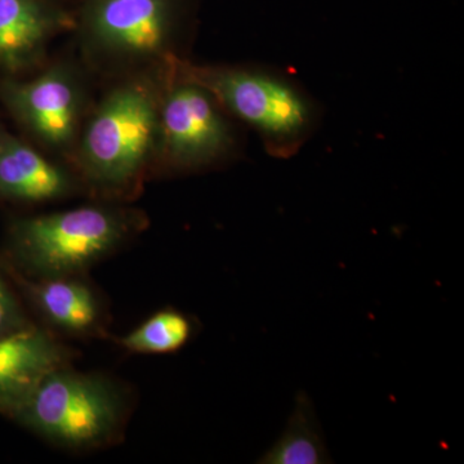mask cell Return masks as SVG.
<instances>
[{
  "label": "cell",
  "instance_id": "277c9868",
  "mask_svg": "<svg viewBox=\"0 0 464 464\" xmlns=\"http://www.w3.org/2000/svg\"><path fill=\"white\" fill-rule=\"evenodd\" d=\"M186 0H83L75 29L100 65L160 66L176 56L174 42Z\"/></svg>",
  "mask_w": 464,
  "mask_h": 464
},
{
  "label": "cell",
  "instance_id": "5bb4252c",
  "mask_svg": "<svg viewBox=\"0 0 464 464\" xmlns=\"http://www.w3.org/2000/svg\"><path fill=\"white\" fill-rule=\"evenodd\" d=\"M29 326L16 299L0 279V335L11 334Z\"/></svg>",
  "mask_w": 464,
  "mask_h": 464
},
{
  "label": "cell",
  "instance_id": "3957f363",
  "mask_svg": "<svg viewBox=\"0 0 464 464\" xmlns=\"http://www.w3.org/2000/svg\"><path fill=\"white\" fill-rule=\"evenodd\" d=\"M146 225V216L130 208H74L18 219L9 230V248L17 264L39 279L75 276Z\"/></svg>",
  "mask_w": 464,
  "mask_h": 464
},
{
  "label": "cell",
  "instance_id": "5b68a950",
  "mask_svg": "<svg viewBox=\"0 0 464 464\" xmlns=\"http://www.w3.org/2000/svg\"><path fill=\"white\" fill-rule=\"evenodd\" d=\"M123 411L111 382L63 366L41 382L14 420L63 447L90 448L115 435Z\"/></svg>",
  "mask_w": 464,
  "mask_h": 464
},
{
  "label": "cell",
  "instance_id": "9a60e30c",
  "mask_svg": "<svg viewBox=\"0 0 464 464\" xmlns=\"http://www.w3.org/2000/svg\"><path fill=\"white\" fill-rule=\"evenodd\" d=\"M58 2L63 3V0H58Z\"/></svg>",
  "mask_w": 464,
  "mask_h": 464
},
{
  "label": "cell",
  "instance_id": "ba28073f",
  "mask_svg": "<svg viewBox=\"0 0 464 464\" xmlns=\"http://www.w3.org/2000/svg\"><path fill=\"white\" fill-rule=\"evenodd\" d=\"M74 26L58 0H0V70L16 75L39 65L58 34Z\"/></svg>",
  "mask_w": 464,
  "mask_h": 464
},
{
  "label": "cell",
  "instance_id": "52a82bcc",
  "mask_svg": "<svg viewBox=\"0 0 464 464\" xmlns=\"http://www.w3.org/2000/svg\"><path fill=\"white\" fill-rule=\"evenodd\" d=\"M0 102L35 142L72 159L87 109L83 79L75 67L53 63L32 79H3Z\"/></svg>",
  "mask_w": 464,
  "mask_h": 464
},
{
  "label": "cell",
  "instance_id": "7c38bea8",
  "mask_svg": "<svg viewBox=\"0 0 464 464\" xmlns=\"http://www.w3.org/2000/svg\"><path fill=\"white\" fill-rule=\"evenodd\" d=\"M315 409L304 391L295 396V408L282 436L257 463L323 464L331 463Z\"/></svg>",
  "mask_w": 464,
  "mask_h": 464
},
{
  "label": "cell",
  "instance_id": "9c48e42d",
  "mask_svg": "<svg viewBox=\"0 0 464 464\" xmlns=\"http://www.w3.org/2000/svg\"><path fill=\"white\" fill-rule=\"evenodd\" d=\"M82 188L74 169L0 127V199L48 203L72 197Z\"/></svg>",
  "mask_w": 464,
  "mask_h": 464
},
{
  "label": "cell",
  "instance_id": "8992f818",
  "mask_svg": "<svg viewBox=\"0 0 464 464\" xmlns=\"http://www.w3.org/2000/svg\"><path fill=\"white\" fill-rule=\"evenodd\" d=\"M169 60L160 97L157 168L199 172L235 154L237 132L218 101L201 85L174 74Z\"/></svg>",
  "mask_w": 464,
  "mask_h": 464
},
{
  "label": "cell",
  "instance_id": "7a4b0ae2",
  "mask_svg": "<svg viewBox=\"0 0 464 464\" xmlns=\"http://www.w3.org/2000/svg\"><path fill=\"white\" fill-rule=\"evenodd\" d=\"M174 74L206 88L231 118L258 134L268 154H297L315 130L316 109L304 92L283 75L255 67L197 65L174 56Z\"/></svg>",
  "mask_w": 464,
  "mask_h": 464
},
{
  "label": "cell",
  "instance_id": "8fae6325",
  "mask_svg": "<svg viewBox=\"0 0 464 464\" xmlns=\"http://www.w3.org/2000/svg\"><path fill=\"white\" fill-rule=\"evenodd\" d=\"M20 283L25 284L43 315L63 331L87 334L99 326L101 313L96 295L75 276L41 279L38 283L20 279Z\"/></svg>",
  "mask_w": 464,
  "mask_h": 464
},
{
  "label": "cell",
  "instance_id": "6da1fadb",
  "mask_svg": "<svg viewBox=\"0 0 464 464\" xmlns=\"http://www.w3.org/2000/svg\"><path fill=\"white\" fill-rule=\"evenodd\" d=\"M164 78L166 63L155 74L116 84L85 119L72 157L85 188L105 197H127L157 168Z\"/></svg>",
  "mask_w": 464,
  "mask_h": 464
},
{
  "label": "cell",
  "instance_id": "4fadbf2b",
  "mask_svg": "<svg viewBox=\"0 0 464 464\" xmlns=\"http://www.w3.org/2000/svg\"><path fill=\"white\" fill-rule=\"evenodd\" d=\"M195 324L181 311H159L139 328L119 340L121 346L140 353H172L191 341Z\"/></svg>",
  "mask_w": 464,
  "mask_h": 464
},
{
  "label": "cell",
  "instance_id": "30bf717a",
  "mask_svg": "<svg viewBox=\"0 0 464 464\" xmlns=\"http://www.w3.org/2000/svg\"><path fill=\"white\" fill-rule=\"evenodd\" d=\"M67 359L65 348L32 325L0 335V413L16 417L41 382Z\"/></svg>",
  "mask_w": 464,
  "mask_h": 464
}]
</instances>
